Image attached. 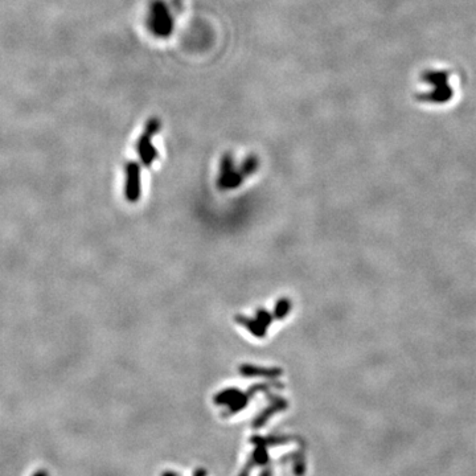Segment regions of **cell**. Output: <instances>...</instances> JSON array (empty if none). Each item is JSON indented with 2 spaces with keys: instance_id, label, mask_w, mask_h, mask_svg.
<instances>
[{
  "instance_id": "1",
  "label": "cell",
  "mask_w": 476,
  "mask_h": 476,
  "mask_svg": "<svg viewBox=\"0 0 476 476\" xmlns=\"http://www.w3.org/2000/svg\"><path fill=\"white\" fill-rule=\"evenodd\" d=\"M35 476H47V473L45 472H39V473H36V475Z\"/></svg>"
}]
</instances>
